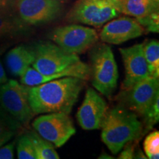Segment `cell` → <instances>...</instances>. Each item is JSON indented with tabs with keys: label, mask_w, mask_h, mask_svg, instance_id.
Returning a JSON list of instances; mask_svg holds the SVG:
<instances>
[{
	"label": "cell",
	"mask_w": 159,
	"mask_h": 159,
	"mask_svg": "<svg viewBox=\"0 0 159 159\" xmlns=\"http://www.w3.org/2000/svg\"><path fill=\"white\" fill-rule=\"evenodd\" d=\"M30 32V26L21 21L9 7L0 12V41L25 36Z\"/></svg>",
	"instance_id": "cell-17"
},
{
	"label": "cell",
	"mask_w": 159,
	"mask_h": 159,
	"mask_svg": "<svg viewBox=\"0 0 159 159\" xmlns=\"http://www.w3.org/2000/svg\"><path fill=\"white\" fill-rule=\"evenodd\" d=\"M134 158H139V159H147L148 157L144 154V152L142 150H141L140 148H139L137 150H135L134 154Z\"/></svg>",
	"instance_id": "cell-30"
},
{
	"label": "cell",
	"mask_w": 159,
	"mask_h": 159,
	"mask_svg": "<svg viewBox=\"0 0 159 159\" xmlns=\"http://www.w3.org/2000/svg\"><path fill=\"white\" fill-rule=\"evenodd\" d=\"M98 158H103V159L108 158H108H114V157H111L108 154H107L106 152H102V153L99 156V157H98Z\"/></svg>",
	"instance_id": "cell-31"
},
{
	"label": "cell",
	"mask_w": 159,
	"mask_h": 159,
	"mask_svg": "<svg viewBox=\"0 0 159 159\" xmlns=\"http://www.w3.org/2000/svg\"><path fill=\"white\" fill-rule=\"evenodd\" d=\"M145 128L150 130L159 121V95L156 97L150 108L143 115Z\"/></svg>",
	"instance_id": "cell-22"
},
{
	"label": "cell",
	"mask_w": 159,
	"mask_h": 159,
	"mask_svg": "<svg viewBox=\"0 0 159 159\" xmlns=\"http://www.w3.org/2000/svg\"><path fill=\"white\" fill-rule=\"evenodd\" d=\"M158 95V78L149 76L135 83L130 88L122 90L116 99L119 104L143 116Z\"/></svg>",
	"instance_id": "cell-10"
},
{
	"label": "cell",
	"mask_w": 159,
	"mask_h": 159,
	"mask_svg": "<svg viewBox=\"0 0 159 159\" xmlns=\"http://www.w3.org/2000/svg\"><path fill=\"white\" fill-rule=\"evenodd\" d=\"M0 106L21 125H27L35 115L29 103L28 86L15 80L0 85Z\"/></svg>",
	"instance_id": "cell-9"
},
{
	"label": "cell",
	"mask_w": 159,
	"mask_h": 159,
	"mask_svg": "<svg viewBox=\"0 0 159 159\" xmlns=\"http://www.w3.org/2000/svg\"><path fill=\"white\" fill-rule=\"evenodd\" d=\"M136 19L148 31L152 33L159 32V11L154 12L145 16L136 18Z\"/></svg>",
	"instance_id": "cell-24"
},
{
	"label": "cell",
	"mask_w": 159,
	"mask_h": 159,
	"mask_svg": "<svg viewBox=\"0 0 159 159\" xmlns=\"http://www.w3.org/2000/svg\"><path fill=\"white\" fill-rule=\"evenodd\" d=\"M31 47L35 56L32 66L43 75L61 72L80 61L78 55L67 52L52 41H37Z\"/></svg>",
	"instance_id": "cell-4"
},
{
	"label": "cell",
	"mask_w": 159,
	"mask_h": 159,
	"mask_svg": "<svg viewBox=\"0 0 159 159\" xmlns=\"http://www.w3.org/2000/svg\"><path fill=\"white\" fill-rule=\"evenodd\" d=\"M119 50L125 66V79L122 84V90H124L149 77V74L143 43H136L130 47L120 48Z\"/></svg>",
	"instance_id": "cell-13"
},
{
	"label": "cell",
	"mask_w": 159,
	"mask_h": 159,
	"mask_svg": "<svg viewBox=\"0 0 159 159\" xmlns=\"http://www.w3.org/2000/svg\"><path fill=\"white\" fill-rule=\"evenodd\" d=\"M119 13L106 0H77L66 16V21L100 27Z\"/></svg>",
	"instance_id": "cell-8"
},
{
	"label": "cell",
	"mask_w": 159,
	"mask_h": 159,
	"mask_svg": "<svg viewBox=\"0 0 159 159\" xmlns=\"http://www.w3.org/2000/svg\"><path fill=\"white\" fill-rule=\"evenodd\" d=\"M48 38L63 50L75 55L89 50L99 41L96 30L77 24L56 27L49 33Z\"/></svg>",
	"instance_id": "cell-5"
},
{
	"label": "cell",
	"mask_w": 159,
	"mask_h": 159,
	"mask_svg": "<svg viewBox=\"0 0 159 159\" xmlns=\"http://www.w3.org/2000/svg\"><path fill=\"white\" fill-rule=\"evenodd\" d=\"M16 142L13 141L9 144H4L0 148V159L14 158V148Z\"/></svg>",
	"instance_id": "cell-25"
},
{
	"label": "cell",
	"mask_w": 159,
	"mask_h": 159,
	"mask_svg": "<svg viewBox=\"0 0 159 159\" xmlns=\"http://www.w3.org/2000/svg\"><path fill=\"white\" fill-rule=\"evenodd\" d=\"M144 32L145 29L135 18L122 16L108 21L99 38L103 43L119 45L142 36Z\"/></svg>",
	"instance_id": "cell-12"
},
{
	"label": "cell",
	"mask_w": 159,
	"mask_h": 159,
	"mask_svg": "<svg viewBox=\"0 0 159 159\" xmlns=\"http://www.w3.org/2000/svg\"><path fill=\"white\" fill-rule=\"evenodd\" d=\"M89 59L93 86L109 98L116 91L119 79L118 67L112 49L105 43H97L90 49Z\"/></svg>",
	"instance_id": "cell-3"
},
{
	"label": "cell",
	"mask_w": 159,
	"mask_h": 159,
	"mask_svg": "<svg viewBox=\"0 0 159 159\" xmlns=\"http://www.w3.org/2000/svg\"><path fill=\"white\" fill-rule=\"evenodd\" d=\"M16 134V131H7L0 134V148L4 144H7L13 138Z\"/></svg>",
	"instance_id": "cell-27"
},
{
	"label": "cell",
	"mask_w": 159,
	"mask_h": 159,
	"mask_svg": "<svg viewBox=\"0 0 159 159\" xmlns=\"http://www.w3.org/2000/svg\"><path fill=\"white\" fill-rule=\"evenodd\" d=\"M7 80L8 79H7V75H6V73H5V71L3 68L2 63L1 60H0V85L3 84V83L7 82Z\"/></svg>",
	"instance_id": "cell-28"
},
{
	"label": "cell",
	"mask_w": 159,
	"mask_h": 159,
	"mask_svg": "<svg viewBox=\"0 0 159 159\" xmlns=\"http://www.w3.org/2000/svg\"><path fill=\"white\" fill-rule=\"evenodd\" d=\"M21 123L2 108H0V134L7 131H16L21 127Z\"/></svg>",
	"instance_id": "cell-23"
},
{
	"label": "cell",
	"mask_w": 159,
	"mask_h": 159,
	"mask_svg": "<svg viewBox=\"0 0 159 159\" xmlns=\"http://www.w3.org/2000/svg\"><path fill=\"white\" fill-rule=\"evenodd\" d=\"M101 139L114 155L127 143L138 140L143 134V124L138 115L119 104L108 110L103 120Z\"/></svg>",
	"instance_id": "cell-2"
},
{
	"label": "cell",
	"mask_w": 159,
	"mask_h": 159,
	"mask_svg": "<svg viewBox=\"0 0 159 159\" xmlns=\"http://www.w3.org/2000/svg\"><path fill=\"white\" fill-rule=\"evenodd\" d=\"M143 50L150 77H159V42L158 40H148L143 43Z\"/></svg>",
	"instance_id": "cell-19"
},
{
	"label": "cell",
	"mask_w": 159,
	"mask_h": 159,
	"mask_svg": "<svg viewBox=\"0 0 159 159\" xmlns=\"http://www.w3.org/2000/svg\"><path fill=\"white\" fill-rule=\"evenodd\" d=\"M119 13L140 18L159 11L158 0H106Z\"/></svg>",
	"instance_id": "cell-15"
},
{
	"label": "cell",
	"mask_w": 159,
	"mask_h": 159,
	"mask_svg": "<svg viewBox=\"0 0 159 159\" xmlns=\"http://www.w3.org/2000/svg\"><path fill=\"white\" fill-rule=\"evenodd\" d=\"M134 142H130L127 143L122 148V151L118 157L119 159H133L134 158L135 148L134 145Z\"/></svg>",
	"instance_id": "cell-26"
},
{
	"label": "cell",
	"mask_w": 159,
	"mask_h": 159,
	"mask_svg": "<svg viewBox=\"0 0 159 159\" xmlns=\"http://www.w3.org/2000/svg\"><path fill=\"white\" fill-rule=\"evenodd\" d=\"M17 157L19 159H36L33 142L28 133L19 136L17 141Z\"/></svg>",
	"instance_id": "cell-20"
},
{
	"label": "cell",
	"mask_w": 159,
	"mask_h": 159,
	"mask_svg": "<svg viewBox=\"0 0 159 159\" xmlns=\"http://www.w3.org/2000/svg\"><path fill=\"white\" fill-rule=\"evenodd\" d=\"M34 58V52L31 47L19 45L11 49L7 53L5 63L12 75L20 77L31 66Z\"/></svg>",
	"instance_id": "cell-16"
},
{
	"label": "cell",
	"mask_w": 159,
	"mask_h": 159,
	"mask_svg": "<svg viewBox=\"0 0 159 159\" xmlns=\"http://www.w3.org/2000/svg\"><path fill=\"white\" fill-rule=\"evenodd\" d=\"M28 134L30 137L32 142L36 156V159H59L60 156L55 147L42 138L35 130L28 131Z\"/></svg>",
	"instance_id": "cell-18"
},
{
	"label": "cell",
	"mask_w": 159,
	"mask_h": 159,
	"mask_svg": "<svg viewBox=\"0 0 159 159\" xmlns=\"http://www.w3.org/2000/svg\"><path fill=\"white\" fill-rule=\"evenodd\" d=\"M90 76L91 73L89 66L80 61L71 65L65 70L52 75L41 74L31 66L20 76V77H21V83L22 84L31 87L65 77H76L83 80H90Z\"/></svg>",
	"instance_id": "cell-14"
},
{
	"label": "cell",
	"mask_w": 159,
	"mask_h": 159,
	"mask_svg": "<svg viewBox=\"0 0 159 159\" xmlns=\"http://www.w3.org/2000/svg\"><path fill=\"white\" fill-rule=\"evenodd\" d=\"M85 80L76 77H65L28 86V100L33 114L62 112L69 114L78 100Z\"/></svg>",
	"instance_id": "cell-1"
},
{
	"label": "cell",
	"mask_w": 159,
	"mask_h": 159,
	"mask_svg": "<svg viewBox=\"0 0 159 159\" xmlns=\"http://www.w3.org/2000/svg\"><path fill=\"white\" fill-rule=\"evenodd\" d=\"M11 0H0V12L8 8L11 6Z\"/></svg>",
	"instance_id": "cell-29"
},
{
	"label": "cell",
	"mask_w": 159,
	"mask_h": 159,
	"mask_svg": "<svg viewBox=\"0 0 159 159\" xmlns=\"http://www.w3.org/2000/svg\"><path fill=\"white\" fill-rule=\"evenodd\" d=\"M145 155L149 159H158L159 158V132L155 130L149 134L144 142Z\"/></svg>",
	"instance_id": "cell-21"
},
{
	"label": "cell",
	"mask_w": 159,
	"mask_h": 159,
	"mask_svg": "<svg viewBox=\"0 0 159 159\" xmlns=\"http://www.w3.org/2000/svg\"><path fill=\"white\" fill-rule=\"evenodd\" d=\"M108 106L105 100L94 89H87L82 105L76 117L83 130H91L101 128Z\"/></svg>",
	"instance_id": "cell-11"
},
{
	"label": "cell",
	"mask_w": 159,
	"mask_h": 159,
	"mask_svg": "<svg viewBox=\"0 0 159 159\" xmlns=\"http://www.w3.org/2000/svg\"><path fill=\"white\" fill-rule=\"evenodd\" d=\"M34 130L55 148H61L76 133L72 119L62 112L41 115L33 121Z\"/></svg>",
	"instance_id": "cell-7"
},
{
	"label": "cell",
	"mask_w": 159,
	"mask_h": 159,
	"mask_svg": "<svg viewBox=\"0 0 159 159\" xmlns=\"http://www.w3.org/2000/svg\"><path fill=\"white\" fill-rule=\"evenodd\" d=\"M13 11L29 26L45 25L57 19L63 11V0H11Z\"/></svg>",
	"instance_id": "cell-6"
},
{
	"label": "cell",
	"mask_w": 159,
	"mask_h": 159,
	"mask_svg": "<svg viewBox=\"0 0 159 159\" xmlns=\"http://www.w3.org/2000/svg\"><path fill=\"white\" fill-rule=\"evenodd\" d=\"M158 1H159V0H158Z\"/></svg>",
	"instance_id": "cell-32"
}]
</instances>
